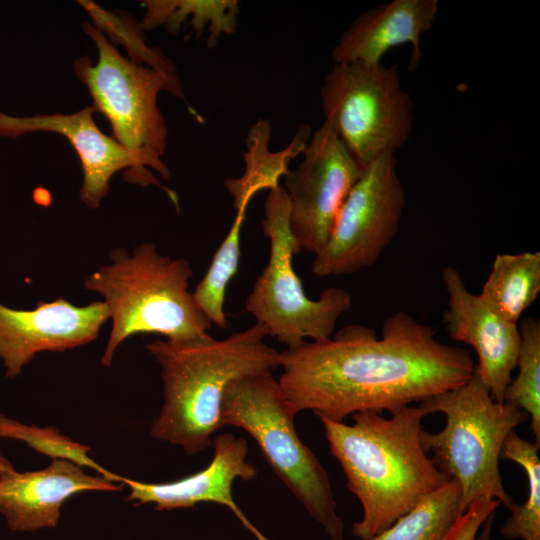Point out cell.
I'll use <instances>...</instances> for the list:
<instances>
[{
  "instance_id": "obj_1",
  "label": "cell",
  "mask_w": 540,
  "mask_h": 540,
  "mask_svg": "<svg viewBox=\"0 0 540 540\" xmlns=\"http://www.w3.org/2000/svg\"><path fill=\"white\" fill-rule=\"evenodd\" d=\"M470 353L447 345L436 330L397 310L375 330L351 324L325 341H306L280 354L278 379L292 412L311 410L337 422L358 412L394 414L465 383Z\"/></svg>"
},
{
  "instance_id": "obj_2",
  "label": "cell",
  "mask_w": 540,
  "mask_h": 540,
  "mask_svg": "<svg viewBox=\"0 0 540 540\" xmlns=\"http://www.w3.org/2000/svg\"><path fill=\"white\" fill-rule=\"evenodd\" d=\"M426 415L409 405L390 418L358 412L352 424L318 416L347 487L362 506V519L351 530L355 537L373 540L449 480L422 446Z\"/></svg>"
},
{
  "instance_id": "obj_3",
  "label": "cell",
  "mask_w": 540,
  "mask_h": 540,
  "mask_svg": "<svg viewBox=\"0 0 540 540\" xmlns=\"http://www.w3.org/2000/svg\"><path fill=\"white\" fill-rule=\"evenodd\" d=\"M263 325L192 341L156 340L146 345L161 368L163 404L150 434L195 455L212 444L220 429L227 387L235 380L280 366V354L265 342Z\"/></svg>"
},
{
  "instance_id": "obj_4",
  "label": "cell",
  "mask_w": 540,
  "mask_h": 540,
  "mask_svg": "<svg viewBox=\"0 0 540 540\" xmlns=\"http://www.w3.org/2000/svg\"><path fill=\"white\" fill-rule=\"evenodd\" d=\"M110 259L84 281L85 289L103 297L112 321L102 366L109 367L120 344L137 334L176 342L210 337L211 323L188 290L193 270L187 260L164 256L152 243L137 245L132 254L117 248Z\"/></svg>"
},
{
  "instance_id": "obj_5",
  "label": "cell",
  "mask_w": 540,
  "mask_h": 540,
  "mask_svg": "<svg viewBox=\"0 0 540 540\" xmlns=\"http://www.w3.org/2000/svg\"><path fill=\"white\" fill-rule=\"evenodd\" d=\"M425 412L445 415L435 433L421 431V443L435 466L461 490L465 511L476 500H497L509 508L514 499L505 490L499 470L503 444L515 428L528 420L517 406L495 401L488 387L473 373L463 384L418 403Z\"/></svg>"
},
{
  "instance_id": "obj_6",
  "label": "cell",
  "mask_w": 540,
  "mask_h": 540,
  "mask_svg": "<svg viewBox=\"0 0 540 540\" xmlns=\"http://www.w3.org/2000/svg\"><path fill=\"white\" fill-rule=\"evenodd\" d=\"M295 416L270 370L233 381L223 396L222 426L245 430L256 441L275 475L330 540H344V523L337 514L329 476L299 438Z\"/></svg>"
},
{
  "instance_id": "obj_7",
  "label": "cell",
  "mask_w": 540,
  "mask_h": 540,
  "mask_svg": "<svg viewBox=\"0 0 540 540\" xmlns=\"http://www.w3.org/2000/svg\"><path fill=\"white\" fill-rule=\"evenodd\" d=\"M83 30L95 43L97 60L92 62L88 56L75 59L73 69L92 97V109L107 118L120 145L167 180L170 171L162 157L168 128L158 106V95L167 91L184 99L179 76L124 57L89 22H84Z\"/></svg>"
},
{
  "instance_id": "obj_8",
  "label": "cell",
  "mask_w": 540,
  "mask_h": 540,
  "mask_svg": "<svg viewBox=\"0 0 540 540\" xmlns=\"http://www.w3.org/2000/svg\"><path fill=\"white\" fill-rule=\"evenodd\" d=\"M262 231L269 240V259L246 298V312L286 349L306 339H330L339 318L351 308L352 295L331 287L324 289L318 299L307 297L292 265L293 256L301 250L290 230L289 198L281 186L269 190Z\"/></svg>"
},
{
  "instance_id": "obj_9",
  "label": "cell",
  "mask_w": 540,
  "mask_h": 540,
  "mask_svg": "<svg viewBox=\"0 0 540 540\" xmlns=\"http://www.w3.org/2000/svg\"><path fill=\"white\" fill-rule=\"evenodd\" d=\"M320 99L324 121L363 169L409 139L414 105L396 65L334 63Z\"/></svg>"
},
{
  "instance_id": "obj_10",
  "label": "cell",
  "mask_w": 540,
  "mask_h": 540,
  "mask_svg": "<svg viewBox=\"0 0 540 540\" xmlns=\"http://www.w3.org/2000/svg\"><path fill=\"white\" fill-rule=\"evenodd\" d=\"M395 153H385L362 172L346 197L326 245L311 264L317 277L341 276L373 266L395 238L406 195Z\"/></svg>"
},
{
  "instance_id": "obj_11",
  "label": "cell",
  "mask_w": 540,
  "mask_h": 540,
  "mask_svg": "<svg viewBox=\"0 0 540 540\" xmlns=\"http://www.w3.org/2000/svg\"><path fill=\"white\" fill-rule=\"evenodd\" d=\"M302 155L298 166L284 177L289 226L300 250L316 255L329 240L340 209L364 169L325 121Z\"/></svg>"
},
{
  "instance_id": "obj_12",
  "label": "cell",
  "mask_w": 540,
  "mask_h": 540,
  "mask_svg": "<svg viewBox=\"0 0 540 540\" xmlns=\"http://www.w3.org/2000/svg\"><path fill=\"white\" fill-rule=\"evenodd\" d=\"M93 114L91 106L71 114L10 116L0 112V136L15 138L39 131L63 136L81 162L80 199L92 209L98 208L108 195L110 180L119 171H125V179L131 183L159 186L146 163L104 134L96 125Z\"/></svg>"
},
{
  "instance_id": "obj_13",
  "label": "cell",
  "mask_w": 540,
  "mask_h": 540,
  "mask_svg": "<svg viewBox=\"0 0 540 540\" xmlns=\"http://www.w3.org/2000/svg\"><path fill=\"white\" fill-rule=\"evenodd\" d=\"M107 319L103 301L75 306L60 297L31 310L0 303V359L6 376L20 375L40 352H62L94 341Z\"/></svg>"
},
{
  "instance_id": "obj_14",
  "label": "cell",
  "mask_w": 540,
  "mask_h": 540,
  "mask_svg": "<svg viewBox=\"0 0 540 540\" xmlns=\"http://www.w3.org/2000/svg\"><path fill=\"white\" fill-rule=\"evenodd\" d=\"M442 281L447 293L442 321L448 336L475 350V373L492 398L504 402L521 345L518 324L503 319L479 294L471 293L456 268L445 267Z\"/></svg>"
},
{
  "instance_id": "obj_15",
  "label": "cell",
  "mask_w": 540,
  "mask_h": 540,
  "mask_svg": "<svg viewBox=\"0 0 540 540\" xmlns=\"http://www.w3.org/2000/svg\"><path fill=\"white\" fill-rule=\"evenodd\" d=\"M212 443L214 454L208 466L178 480L151 483L121 476L120 484L129 488L127 500L135 505L152 504L158 511L192 508L203 502L216 503L232 511L256 540H274L256 528L232 496L236 479L251 481L258 475L257 468L247 461V441L232 433H221Z\"/></svg>"
},
{
  "instance_id": "obj_16",
  "label": "cell",
  "mask_w": 540,
  "mask_h": 540,
  "mask_svg": "<svg viewBox=\"0 0 540 540\" xmlns=\"http://www.w3.org/2000/svg\"><path fill=\"white\" fill-rule=\"evenodd\" d=\"M121 487L73 462L52 460L40 470L14 469L0 474V515L14 532L53 529L69 498L85 491L115 492Z\"/></svg>"
},
{
  "instance_id": "obj_17",
  "label": "cell",
  "mask_w": 540,
  "mask_h": 540,
  "mask_svg": "<svg viewBox=\"0 0 540 540\" xmlns=\"http://www.w3.org/2000/svg\"><path fill=\"white\" fill-rule=\"evenodd\" d=\"M438 0H393L359 14L342 32L331 50L334 63H381L394 47L411 44L409 70L422 57L421 36L432 29Z\"/></svg>"
},
{
  "instance_id": "obj_18",
  "label": "cell",
  "mask_w": 540,
  "mask_h": 540,
  "mask_svg": "<svg viewBox=\"0 0 540 540\" xmlns=\"http://www.w3.org/2000/svg\"><path fill=\"white\" fill-rule=\"evenodd\" d=\"M271 135V123L264 118L258 119L248 130L246 149L242 153L245 170L239 177L224 180L235 210L248 208L259 191L280 186V179L290 171L291 161L303 153L312 134L307 124L301 125L289 144L279 151L270 150Z\"/></svg>"
},
{
  "instance_id": "obj_19",
  "label": "cell",
  "mask_w": 540,
  "mask_h": 540,
  "mask_svg": "<svg viewBox=\"0 0 540 540\" xmlns=\"http://www.w3.org/2000/svg\"><path fill=\"white\" fill-rule=\"evenodd\" d=\"M141 5L143 29L165 27L176 34L187 26L209 48L236 31L240 13L237 0H147Z\"/></svg>"
},
{
  "instance_id": "obj_20",
  "label": "cell",
  "mask_w": 540,
  "mask_h": 540,
  "mask_svg": "<svg viewBox=\"0 0 540 540\" xmlns=\"http://www.w3.org/2000/svg\"><path fill=\"white\" fill-rule=\"evenodd\" d=\"M540 292V252L497 254L479 296L503 319L518 324Z\"/></svg>"
},
{
  "instance_id": "obj_21",
  "label": "cell",
  "mask_w": 540,
  "mask_h": 540,
  "mask_svg": "<svg viewBox=\"0 0 540 540\" xmlns=\"http://www.w3.org/2000/svg\"><path fill=\"white\" fill-rule=\"evenodd\" d=\"M463 512L460 486L449 479L373 540H442Z\"/></svg>"
},
{
  "instance_id": "obj_22",
  "label": "cell",
  "mask_w": 540,
  "mask_h": 540,
  "mask_svg": "<svg viewBox=\"0 0 540 540\" xmlns=\"http://www.w3.org/2000/svg\"><path fill=\"white\" fill-rule=\"evenodd\" d=\"M539 446L512 431L506 438L500 460L518 464L527 478V497L523 504L508 508L510 516L500 528L506 539L540 540V459Z\"/></svg>"
},
{
  "instance_id": "obj_23",
  "label": "cell",
  "mask_w": 540,
  "mask_h": 540,
  "mask_svg": "<svg viewBox=\"0 0 540 540\" xmlns=\"http://www.w3.org/2000/svg\"><path fill=\"white\" fill-rule=\"evenodd\" d=\"M247 208L236 210L233 223L215 252L210 266L192 292L193 298L207 320L218 328L226 329L224 312L226 289L238 271L241 255V231Z\"/></svg>"
},
{
  "instance_id": "obj_24",
  "label": "cell",
  "mask_w": 540,
  "mask_h": 540,
  "mask_svg": "<svg viewBox=\"0 0 540 540\" xmlns=\"http://www.w3.org/2000/svg\"><path fill=\"white\" fill-rule=\"evenodd\" d=\"M518 327L521 335L518 374L508 385L504 401L528 415L534 443L540 447V321L523 318Z\"/></svg>"
},
{
  "instance_id": "obj_25",
  "label": "cell",
  "mask_w": 540,
  "mask_h": 540,
  "mask_svg": "<svg viewBox=\"0 0 540 540\" xmlns=\"http://www.w3.org/2000/svg\"><path fill=\"white\" fill-rule=\"evenodd\" d=\"M0 438L21 441L52 460L73 462L96 471L98 475L111 482L120 484L121 476L103 468L89 456V446L63 435L53 426L29 425L0 414Z\"/></svg>"
},
{
  "instance_id": "obj_26",
  "label": "cell",
  "mask_w": 540,
  "mask_h": 540,
  "mask_svg": "<svg viewBox=\"0 0 540 540\" xmlns=\"http://www.w3.org/2000/svg\"><path fill=\"white\" fill-rule=\"evenodd\" d=\"M94 19L95 27L105 31L112 40L120 42L129 52L131 60L146 66L178 76L171 59L157 48L149 47L145 43L141 23L135 24L128 19L117 18L93 2L79 1Z\"/></svg>"
},
{
  "instance_id": "obj_27",
  "label": "cell",
  "mask_w": 540,
  "mask_h": 540,
  "mask_svg": "<svg viewBox=\"0 0 540 540\" xmlns=\"http://www.w3.org/2000/svg\"><path fill=\"white\" fill-rule=\"evenodd\" d=\"M499 505L497 500L474 501L442 540H475L485 520Z\"/></svg>"
},
{
  "instance_id": "obj_28",
  "label": "cell",
  "mask_w": 540,
  "mask_h": 540,
  "mask_svg": "<svg viewBox=\"0 0 540 540\" xmlns=\"http://www.w3.org/2000/svg\"><path fill=\"white\" fill-rule=\"evenodd\" d=\"M495 512H492L485 520L475 540H491L492 526L495 518Z\"/></svg>"
},
{
  "instance_id": "obj_29",
  "label": "cell",
  "mask_w": 540,
  "mask_h": 540,
  "mask_svg": "<svg viewBox=\"0 0 540 540\" xmlns=\"http://www.w3.org/2000/svg\"><path fill=\"white\" fill-rule=\"evenodd\" d=\"M14 469L15 468L11 461L0 450V474Z\"/></svg>"
}]
</instances>
